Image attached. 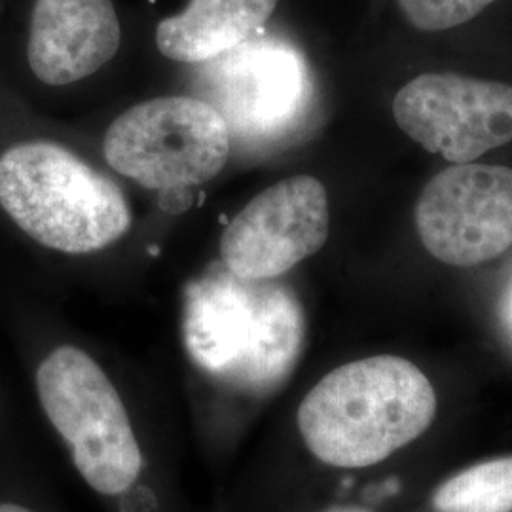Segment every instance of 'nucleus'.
Listing matches in <instances>:
<instances>
[{"mask_svg":"<svg viewBox=\"0 0 512 512\" xmlns=\"http://www.w3.org/2000/svg\"><path fill=\"white\" fill-rule=\"evenodd\" d=\"M31 380L40 418L101 511L188 512L169 404L71 342L48 349Z\"/></svg>","mask_w":512,"mask_h":512,"instance_id":"nucleus-1","label":"nucleus"},{"mask_svg":"<svg viewBox=\"0 0 512 512\" xmlns=\"http://www.w3.org/2000/svg\"><path fill=\"white\" fill-rule=\"evenodd\" d=\"M437 416V393L408 359L376 355L336 366L296 406L300 444L319 465L368 469L420 439Z\"/></svg>","mask_w":512,"mask_h":512,"instance_id":"nucleus-2","label":"nucleus"},{"mask_svg":"<svg viewBox=\"0 0 512 512\" xmlns=\"http://www.w3.org/2000/svg\"><path fill=\"white\" fill-rule=\"evenodd\" d=\"M0 205L44 247L88 255L131 226L128 202L103 173L55 143H23L0 156Z\"/></svg>","mask_w":512,"mask_h":512,"instance_id":"nucleus-3","label":"nucleus"},{"mask_svg":"<svg viewBox=\"0 0 512 512\" xmlns=\"http://www.w3.org/2000/svg\"><path fill=\"white\" fill-rule=\"evenodd\" d=\"M188 346L200 359L236 361L281 380L304 340V313L294 294L275 281H241L220 264L188 298Z\"/></svg>","mask_w":512,"mask_h":512,"instance_id":"nucleus-4","label":"nucleus"},{"mask_svg":"<svg viewBox=\"0 0 512 512\" xmlns=\"http://www.w3.org/2000/svg\"><path fill=\"white\" fill-rule=\"evenodd\" d=\"M230 148L222 116L196 97L139 103L114 120L103 143L112 169L162 192L211 181Z\"/></svg>","mask_w":512,"mask_h":512,"instance_id":"nucleus-5","label":"nucleus"},{"mask_svg":"<svg viewBox=\"0 0 512 512\" xmlns=\"http://www.w3.org/2000/svg\"><path fill=\"white\" fill-rule=\"evenodd\" d=\"M416 226L423 247L440 262L473 268L512 245V169L452 164L421 190Z\"/></svg>","mask_w":512,"mask_h":512,"instance_id":"nucleus-6","label":"nucleus"},{"mask_svg":"<svg viewBox=\"0 0 512 512\" xmlns=\"http://www.w3.org/2000/svg\"><path fill=\"white\" fill-rule=\"evenodd\" d=\"M404 133L452 164H469L512 141V86L454 73H427L393 99Z\"/></svg>","mask_w":512,"mask_h":512,"instance_id":"nucleus-7","label":"nucleus"},{"mask_svg":"<svg viewBox=\"0 0 512 512\" xmlns=\"http://www.w3.org/2000/svg\"><path fill=\"white\" fill-rule=\"evenodd\" d=\"M329 198L310 175L260 192L220 239L222 266L241 281H275L329 238Z\"/></svg>","mask_w":512,"mask_h":512,"instance_id":"nucleus-8","label":"nucleus"},{"mask_svg":"<svg viewBox=\"0 0 512 512\" xmlns=\"http://www.w3.org/2000/svg\"><path fill=\"white\" fill-rule=\"evenodd\" d=\"M255 37L205 61L202 101L222 116L230 139L279 135L310 99V76L300 54L283 42Z\"/></svg>","mask_w":512,"mask_h":512,"instance_id":"nucleus-9","label":"nucleus"},{"mask_svg":"<svg viewBox=\"0 0 512 512\" xmlns=\"http://www.w3.org/2000/svg\"><path fill=\"white\" fill-rule=\"evenodd\" d=\"M120 38L112 0H37L29 65L44 84H73L107 65L120 48Z\"/></svg>","mask_w":512,"mask_h":512,"instance_id":"nucleus-10","label":"nucleus"},{"mask_svg":"<svg viewBox=\"0 0 512 512\" xmlns=\"http://www.w3.org/2000/svg\"><path fill=\"white\" fill-rule=\"evenodd\" d=\"M279 0H190L183 14L160 21V54L179 63H205L255 37Z\"/></svg>","mask_w":512,"mask_h":512,"instance_id":"nucleus-11","label":"nucleus"},{"mask_svg":"<svg viewBox=\"0 0 512 512\" xmlns=\"http://www.w3.org/2000/svg\"><path fill=\"white\" fill-rule=\"evenodd\" d=\"M431 501L437 512H512V456L459 471L440 484Z\"/></svg>","mask_w":512,"mask_h":512,"instance_id":"nucleus-12","label":"nucleus"},{"mask_svg":"<svg viewBox=\"0 0 512 512\" xmlns=\"http://www.w3.org/2000/svg\"><path fill=\"white\" fill-rule=\"evenodd\" d=\"M0 446V512H65L42 478Z\"/></svg>","mask_w":512,"mask_h":512,"instance_id":"nucleus-13","label":"nucleus"},{"mask_svg":"<svg viewBox=\"0 0 512 512\" xmlns=\"http://www.w3.org/2000/svg\"><path fill=\"white\" fill-rule=\"evenodd\" d=\"M495 0H399L404 18L420 31H446L476 18Z\"/></svg>","mask_w":512,"mask_h":512,"instance_id":"nucleus-14","label":"nucleus"},{"mask_svg":"<svg viewBox=\"0 0 512 512\" xmlns=\"http://www.w3.org/2000/svg\"><path fill=\"white\" fill-rule=\"evenodd\" d=\"M190 203H192V196L188 194V188L164 190V196L160 200V205L169 213H181Z\"/></svg>","mask_w":512,"mask_h":512,"instance_id":"nucleus-15","label":"nucleus"},{"mask_svg":"<svg viewBox=\"0 0 512 512\" xmlns=\"http://www.w3.org/2000/svg\"><path fill=\"white\" fill-rule=\"evenodd\" d=\"M315 512H376L374 509H370V507H366V505H359V503H334V505H329V507H325V509H321V511Z\"/></svg>","mask_w":512,"mask_h":512,"instance_id":"nucleus-16","label":"nucleus"},{"mask_svg":"<svg viewBox=\"0 0 512 512\" xmlns=\"http://www.w3.org/2000/svg\"><path fill=\"white\" fill-rule=\"evenodd\" d=\"M507 317H509V325H511L512 329V289L511 294H509V308H507Z\"/></svg>","mask_w":512,"mask_h":512,"instance_id":"nucleus-17","label":"nucleus"},{"mask_svg":"<svg viewBox=\"0 0 512 512\" xmlns=\"http://www.w3.org/2000/svg\"><path fill=\"white\" fill-rule=\"evenodd\" d=\"M0 414H2V410H0ZM0 427H2V425H0Z\"/></svg>","mask_w":512,"mask_h":512,"instance_id":"nucleus-18","label":"nucleus"}]
</instances>
